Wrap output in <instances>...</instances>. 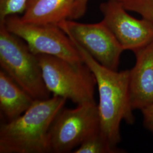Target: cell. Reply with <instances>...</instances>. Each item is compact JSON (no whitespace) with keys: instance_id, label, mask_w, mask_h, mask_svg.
Instances as JSON below:
<instances>
[{"instance_id":"obj_14","label":"cell","mask_w":153,"mask_h":153,"mask_svg":"<svg viewBox=\"0 0 153 153\" xmlns=\"http://www.w3.org/2000/svg\"><path fill=\"white\" fill-rule=\"evenodd\" d=\"M88 0H75L71 20H76L85 14Z\"/></svg>"},{"instance_id":"obj_6","label":"cell","mask_w":153,"mask_h":153,"mask_svg":"<svg viewBox=\"0 0 153 153\" xmlns=\"http://www.w3.org/2000/svg\"><path fill=\"white\" fill-rule=\"evenodd\" d=\"M0 23L25 41L35 55H51L76 64L84 62L71 39L58 25L28 23L18 16H9Z\"/></svg>"},{"instance_id":"obj_12","label":"cell","mask_w":153,"mask_h":153,"mask_svg":"<svg viewBox=\"0 0 153 153\" xmlns=\"http://www.w3.org/2000/svg\"><path fill=\"white\" fill-rule=\"evenodd\" d=\"M118 148L112 147L100 131L98 132L90 137L75 149L74 153H123Z\"/></svg>"},{"instance_id":"obj_3","label":"cell","mask_w":153,"mask_h":153,"mask_svg":"<svg viewBox=\"0 0 153 153\" xmlns=\"http://www.w3.org/2000/svg\"><path fill=\"white\" fill-rule=\"evenodd\" d=\"M37 57L45 85L53 96L69 99L77 105L95 102L97 81L85 62L73 63L51 55Z\"/></svg>"},{"instance_id":"obj_9","label":"cell","mask_w":153,"mask_h":153,"mask_svg":"<svg viewBox=\"0 0 153 153\" xmlns=\"http://www.w3.org/2000/svg\"><path fill=\"white\" fill-rule=\"evenodd\" d=\"M136 61L129 71L131 108L141 109L153 103V40L134 52Z\"/></svg>"},{"instance_id":"obj_15","label":"cell","mask_w":153,"mask_h":153,"mask_svg":"<svg viewBox=\"0 0 153 153\" xmlns=\"http://www.w3.org/2000/svg\"><path fill=\"white\" fill-rule=\"evenodd\" d=\"M143 116V123L145 128L153 133V103L141 110Z\"/></svg>"},{"instance_id":"obj_13","label":"cell","mask_w":153,"mask_h":153,"mask_svg":"<svg viewBox=\"0 0 153 153\" xmlns=\"http://www.w3.org/2000/svg\"><path fill=\"white\" fill-rule=\"evenodd\" d=\"M28 0H0V23L9 16L23 14Z\"/></svg>"},{"instance_id":"obj_2","label":"cell","mask_w":153,"mask_h":153,"mask_svg":"<svg viewBox=\"0 0 153 153\" xmlns=\"http://www.w3.org/2000/svg\"><path fill=\"white\" fill-rule=\"evenodd\" d=\"M66 100L57 96L35 100L20 116L2 123L0 126V153H51L49 128Z\"/></svg>"},{"instance_id":"obj_7","label":"cell","mask_w":153,"mask_h":153,"mask_svg":"<svg viewBox=\"0 0 153 153\" xmlns=\"http://www.w3.org/2000/svg\"><path fill=\"white\" fill-rule=\"evenodd\" d=\"M59 26L100 64L117 71L121 55L124 51L102 21L82 23L66 20Z\"/></svg>"},{"instance_id":"obj_10","label":"cell","mask_w":153,"mask_h":153,"mask_svg":"<svg viewBox=\"0 0 153 153\" xmlns=\"http://www.w3.org/2000/svg\"><path fill=\"white\" fill-rule=\"evenodd\" d=\"M75 0H28L21 18L23 22L58 25L71 19Z\"/></svg>"},{"instance_id":"obj_1","label":"cell","mask_w":153,"mask_h":153,"mask_svg":"<svg viewBox=\"0 0 153 153\" xmlns=\"http://www.w3.org/2000/svg\"><path fill=\"white\" fill-rule=\"evenodd\" d=\"M71 39V38H70ZM84 62L94 74L98 88V104L100 132L109 144L117 148L121 142L120 124L134 123L129 90L130 70L115 71L104 67L71 39Z\"/></svg>"},{"instance_id":"obj_8","label":"cell","mask_w":153,"mask_h":153,"mask_svg":"<svg viewBox=\"0 0 153 153\" xmlns=\"http://www.w3.org/2000/svg\"><path fill=\"white\" fill-rule=\"evenodd\" d=\"M100 10L102 21L124 51L134 52L153 40V23L145 18L131 16L117 0H107L100 4Z\"/></svg>"},{"instance_id":"obj_11","label":"cell","mask_w":153,"mask_h":153,"mask_svg":"<svg viewBox=\"0 0 153 153\" xmlns=\"http://www.w3.org/2000/svg\"><path fill=\"white\" fill-rule=\"evenodd\" d=\"M35 100L3 70L0 71V109L6 121L26 112Z\"/></svg>"},{"instance_id":"obj_5","label":"cell","mask_w":153,"mask_h":153,"mask_svg":"<svg viewBox=\"0 0 153 153\" xmlns=\"http://www.w3.org/2000/svg\"><path fill=\"white\" fill-rule=\"evenodd\" d=\"M100 131L98 104H78L75 108H62L48 131L51 153L73 152L82 142Z\"/></svg>"},{"instance_id":"obj_4","label":"cell","mask_w":153,"mask_h":153,"mask_svg":"<svg viewBox=\"0 0 153 153\" xmlns=\"http://www.w3.org/2000/svg\"><path fill=\"white\" fill-rule=\"evenodd\" d=\"M0 65L35 100L51 98L37 55L3 23H0Z\"/></svg>"}]
</instances>
